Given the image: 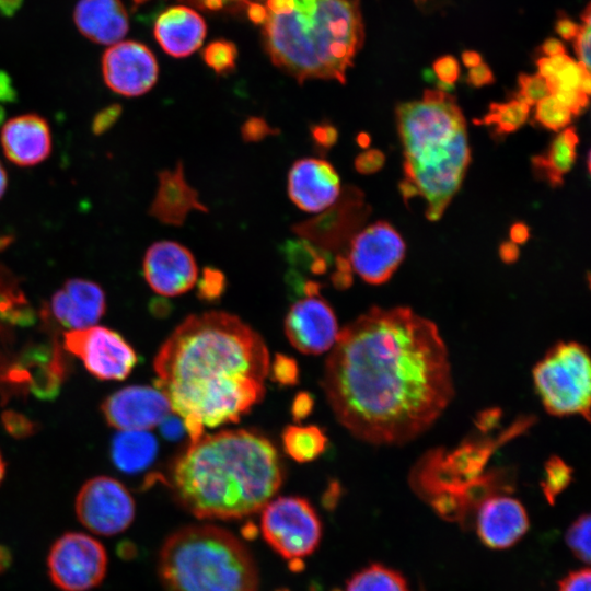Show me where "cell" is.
I'll list each match as a JSON object with an SVG mask.
<instances>
[{
	"label": "cell",
	"mask_w": 591,
	"mask_h": 591,
	"mask_svg": "<svg viewBox=\"0 0 591 591\" xmlns=\"http://www.w3.org/2000/svg\"><path fill=\"white\" fill-rule=\"evenodd\" d=\"M321 384L339 424L375 445L418 438L454 396L439 328L407 306H373L339 331Z\"/></svg>",
	"instance_id": "obj_1"
},
{
	"label": "cell",
	"mask_w": 591,
	"mask_h": 591,
	"mask_svg": "<svg viewBox=\"0 0 591 591\" xmlns=\"http://www.w3.org/2000/svg\"><path fill=\"white\" fill-rule=\"evenodd\" d=\"M263 338L237 316L210 311L184 320L153 360L155 386L192 441L204 428L237 422L262 401L269 373Z\"/></svg>",
	"instance_id": "obj_2"
},
{
	"label": "cell",
	"mask_w": 591,
	"mask_h": 591,
	"mask_svg": "<svg viewBox=\"0 0 591 591\" xmlns=\"http://www.w3.org/2000/svg\"><path fill=\"white\" fill-rule=\"evenodd\" d=\"M274 444L247 429L202 434L173 462L170 486L198 519H239L262 510L281 486Z\"/></svg>",
	"instance_id": "obj_3"
},
{
	"label": "cell",
	"mask_w": 591,
	"mask_h": 591,
	"mask_svg": "<svg viewBox=\"0 0 591 591\" xmlns=\"http://www.w3.org/2000/svg\"><path fill=\"white\" fill-rule=\"evenodd\" d=\"M263 36L273 63L299 83L323 79L344 84L363 43L360 2L294 0L290 13H268Z\"/></svg>",
	"instance_id": "obj_4"
},
{
	"label": "cell",
	"mask_w": 591,
	"mask_h": 591,
	"mask_svg": "<svg viewBox=\"0 0 591 591\" xmlns=\"http://www.w3.org/2000/svg\"><path fill=\"white\" fill-rule=\"evenodd\" d=\"M158 573L165 591H256L258 571L246 546L212 524H192L163 543Z\"/></svg>",
	"instance_id": "obj_5"
},
{
	"label": "cell",
	"mask_w": 591,
	"mask_h": 591,
	"mask_svg": "<svg viewBox=\"0 0 591 591\" xmlns=\"http://www.w3.org/2000/svg\"><path fill=\"white\" fill-rule=\"evenodd\" d=\"M535 391L553 416H581L589 420L591 362L584 346L563 341L552 347L532 371Z\"/></svg>",
	"instance_id": "obj_6"
},
{
	"label": "cell",
	"mask_w": 591,
	"mask_h": 591,
	"mask_svg": "<svg viewBox=\"0 0 591 591\" xmlns=\"http://www.w3.org/2000/svg\"><path fill=\"white\" fill-rule=\"evenodd\" d=\"M471 160L466 131L450 142L406 158V179L427 201L426 217L436 221L459 190Z\"/></svg>",
	"instance_id": "obj_7"
},
{
	"label": "cell",
	"mask_w": 591,
	"mask_h": 591,
	"mask_svg": "<svg viewBox=\"0 0 591 591\" xmlns=\"http://www.w3.org/2000/svg\"><path fill=\"white\" fill-rule=\"evenodd\" d=\"M397 123L405 158L443 146L466 131L455 99L441 90H426L421 100L401 104Z\"/></svg>",
	"instance_id": "obj_8"
},
{
	"label": "cell",
	"mask_w": 591,
	"mask_h": 591,
	"mask_svg": "<svg viewBox=\"0 0 591 591\" xmlns=\"http://www.w3.org/2000/svg\"><path fill=\"white\" fill-rule=\"evenodd\" d=\"M262 532L280 556L296 560L315 551L321 541L322 524L304 498L278 497L263 508Z\"/></svg>",
	"instance_id": "obj_9"
},
{
	"label": "cell",
	"mask_w": 591,
	"mask_h": 591,
	"mask_svg": "<svg viewBox=\"0 0 591 591\" xmlns=\"http://www.w3.org/2000/svg\"><path fill=\"white\" fill-rule=\"evenodd\" d=\"M107 553L103 544L89 534L67 532L50 546L48 576L60 591H89L106 576Z\"/></svg>",
	"instance_id": "obj_10"
},
{
	"label": "cell",
	"mask_w": 591,
	"mask_h": 591,
	"mask_svg": "<svg viewBox=\"0 0 591 591\" xmlns=\"http://www.w3.org/2000/svg\"><path fill=\"white\" fill-rule=\"evenodd\" d=\"M74 510L85 529L103 536L124 532L136 514L135 500L129 490L109 476L88 479L77 494Z\"/></svg>",
	"instance_id": "obj_11"
},
{
	"label": "cell",
	"mask_w": 591,
	"mask_h": 591,
	"mask_svg": "<svg viewBox=\"0 0 591 591\" xmlns=\"http://www.w3.org/2000/svg\"><path fill=\"white\" fill-rule=\"evenodd\" d=\"M63 341L66 350L102 381L126 379L138 361L132 346L119 333L105 326L70 329L65 333Z\"/></svg>",
	"instance_id": "obj_12"
},
{
	"label": "cell",
	"mask_w": 591,
	"mask_h": 591,
	"mask_svg": "<svg viewBox=\"0 0 591 591\" xmlns=\"http://www.w3.org/2000/svg\"><path fill=\"white\" fill-rule=\"evenodd\" d=\"M405 251L399 233L390 223L378 221L351 239L348 260L366 282L381 285L398 268Z\"/></svg>",
	"instance_id": "obj_13"
},
{
	"label": "cell",
	"mask_w": 591,
	"mask_h": 591,
	"mask_svg": "<svg viewBox=\"0 0 591 591\" xmlns=\"http://www.w3.org/2000/svg\"><path fill=\"white\" fill-rule=\"evenodd\" d=\"M105 84L123 96H139L150 91L159 76L153 53L135 40H120L111 45L102 57Z\"/></svg>",
	"instance_id": "obj_14"
},
{
	"label": "cell",
	"mask_w": 591,
	"mask_h": 591,
	"mask_svg": "<svg viewBox=\"0 0 591 591\" xmlns=\"http://www.w3.org/2000/svg\"><path fill=\"white\" fill-rule=\"evenodd\" d=\"M285 333L300 352L320 355L332 349L339 329L333 309L320 292H315L305 293L290 306L285 318Z\"/></svg>",
	"instance_id": "obj_15"
},
{
	"label": "cell",
	"mask_w": 591,
	"mask_h": 591,
	"mask_svg": "<svg viewBox=\"0 0 591 591\" xmlns=\"http://www.w3.org/2000/svg\"><path fill=\"white\" fill-rule=\"evenodd\" d=\"M101 412L105 421L119 431H148L170 414L171 405L158 387L130 385L108 395Z\"/></svg>",
	"instance_id": "obj_16"
},
{
	"label": "cell",
	"mask_w": 591,
	"mask_h": 591,
	"mask_svg": "<svg viewBox=\"0 0 591 591\" xmlns=\"http://www.w3.org/2000/svg\"><path fill=\"white\" fill-rule=\"evenodd\" d=\"M364 217L360 190L348 187L337 200L320 215L292 225V231L318 248L332 252L340 248Z\"/></svg>",
	"instance_id": "obj_17"
},
{
	"label": "cell",
	"mask_w": 591,
	"mask_h": 591,
	"mask_svg": "<svg viewBox=\"0 0 591 591\" xmlns=\"http://www.w3.org/2000/svg\"><path fill=\"white\" fill-rule=\"evenodd\" d=\"M142 269L150 288L164 297L187 292L198 279L194 255L174 241L153 243L144 254Z\"/></svg>",
	"instance_id": "obj_18"
},
{
	"label": "cell",
	"mask_w": 591,
	"mask_h": 591,
	"mask_svg": "<svg viewBox=\"0 0 591 591\" xmlns=\"http://www.w3.org/2000/svg\"><path fill=\"white\" fill-rule=\"evenodd\" d=\"M288 195L306 212H321L340 195V179L333 165L321 158L297 160L288 173Z\"/></svg>",
	"instance_id": "obj_19"
},
{
	"label": "cell",
	"mask_w": 591,
	"mask_h": 591,
	"mask_svg": "<svg viewBox=\"0 0 591 591\" xmlns=\"http://www.w3.org/2000/svg\"><path fill=\"white\" fill-rule=\"evenodd\" d=\"M529 530V517L515 498L495 495L478 503L476 531L489 548L505 549L513 546Z\"/></svg>",
	"instance_id": "obj_20"
},
{
	"label": "cell",
	"mask_w": 591,
	"mask_h": 591,
	"mask_svg": "<svg viewBox=\"0 0 591 591\" xmlns=\"http://www.w3.org/2000/svg\"><path fill=\"white\" fill-rule=\"evenodd\" d=\"M49 310L56 321L67 328L93 326L105 313V293L94 281L72 278L54 293Z\"/></svg>",
	"instance_id": "obj_21"
},
{
	"label": "cell",
	"mask_w": 591,
	"mask_h": 591,
	"mask_svg": "<svg viewBox=\"0 0 591 591\" xmlns=\"http://www.w3.org/2000/svg\"><path fill=\"white\" fill-rule=\"evenodd\" d=\"M0 143L7 159L19 166H33L51 151V134L46 119L37 114L12 117L1 128Z\"/></svg>",
	"instance_id": "obj_22"
},
{
	"label": "cell",
	"mask_w": 591,
	"mask_h": 591,
	"mask_svg": "<svg viewBox=\"0 0 591 591\" xmlns=\"http://www.w3.org/2000/svg\"><path fill=\"white\" fill-rule=\"evenodd\" d=\"M158 182L149 213L161 223L181 227L192 210L208 211L198 192L187 183L181 161L173 170L159 172Z\"/></svg>",
	"instance_id": "obj_23"
},
{
	"label": "cell",
	"mask_w": 591,
	"mask_h": 591,
	"mask_svg": "<svg viewBox=\"0 0 591 591\" xmlns=\"http://www.w3.org/2000/svg\"><path fill=\"white\" fill-rule=\"evenodd\" d=\"M205 20L193 9L176 5L163 11L155 20L153 34L170 56L183 58L197 50L206 36Z\"/></svg>",
	"instance_id": "obj_24"
},
{
	"label": "cell",
	"mask_w": 591,
	"mask_h": 591,
	"mask_svg": "<svg viewBox=\"0 0 591 591\" xmlns=\"http://www.w3.org/2000/svg\"><path fill=\"white\" fill-rule=\"evenodd\" d=\"M73 20L83 36L102 45L120 42L129 27L120 0H80L74 8Z\"/></svg>",
	"instance_id": "obj_25"
},
{
	"label": "cell",
	"mask_w": 591,
	"mask_h": 591,
	"mask_svg": "<svg viewBox=\"0 0 591 591\" xmlns=\"http://www.w3.org/2000/svg\"><path fill=\"white\" fill-rule=\"evenodd\" d=\"M157 454L158 441L148 431H119L112 439V462L125 474L135 475L146 471Z\"/></svg>",
	"instance_id": "obj_26"
},
{
	"label": "cell",
	"mask_w": 591,
	"mask_h": 591,
	"mask_svg": "<svg viewBox=\"0 0 591 591\" xmlns=\"http://www.w3.org/2000/svg\"><path fill=\"white\" fill-rule=\"evenodd\" d=\"M578 142L575 128L564 129L553 140L545 154L532 159L534 170L552 186L561 185L564 175L570 171L575 163Z\"/></svg>",
	"instance_id": "obj_27"
},
{
	"label": "cell",
	"mask_w": 591,
	"mask_h": 591,
	"mask_svg": "<svg viewBox=\"0 0 591 591\" xmlns=\"http://www.w3.org/2000/svg\"><path fill=\"white\" fill-rule=\"evenodd\" d=\"M287 454L300 463L311 462L326 449L327 438L316 426H288L282 433Z\"/></svg>",
	"instance_id": "obj_28"
},
{
	"label": "cell",
	"mask_w": 591,
	"mask_h": 591,
	"mask_svg": "<svg viewBox=\"0 0 591 591\" xmlns=\"http://www.w3.org/2000/svg\"><path fill=\"white\" fill-rule=\"evenodd\" d=\"M346 591H409L404 576L381 564H371L357 571L347 582Z\"/></svg>",
	"instance_id": "obj_29"
},
{
	"label": "cell",
	"mask_w": 591,
	"mask_h": 591,
	"mask_svg": "<svg viewBox=\"0 0 591 591\" xmlns=\"http://www.w3.org/2000/svg\"><path fill=\"white\" fill-rule=\"evenodd\" d=\"M530 106L519 100L507 103H493L488 113L474 124L494 128L497 135H506L519 129L528 119Z\"/></svg>",
	"instance_id": "obj_30"
},
{
	"label": "cell",
	"mask_w": 591,
	"mask_h": 591,
	"mask_svg": "<svg viewBox=\"0 0 591 591\" xmlns=\"http://www.w3.org/2000/svg\"><path fill=\"white\" fill-rule=\"evenodd\" d=\"M201 56L210 69L217 74L223 76L234 70L237 49L232 42L218 39L208 44L204 48Z\"/></svg>",
	"instance_id": "obj_31"
},
{
	"label": "cell",
	"mask_w": 591,
	"mask_h": 591,
	"mask_svg": "<svg viewBox=\"0 0 591 591\" xmlns=\"http://www.w3.org/2000/svg\"><path fill=\"white\" fill-rule=\"evenodd\" d=\"M571 112L552 94L536 103L535 120L543 127L558 131L571 121Z\"/></svg>",
	"instance_id": "obj_32"
},
{
	"label": "cell",
	"mask_w": 591,
	"mask_h": 591,
	"mask_svg": "<svg viewBox=\"0 0 591 591\" xmlns=\"http://www.w3.org/2000/svg\"><path fill=\"white\" fill-rule=\"evenodd\" d=\"M590 515L578 517L568 528L565 540L573 555L587 565L590 563Z\"/></svg>",
	"instance_id": "obj_33"
},
{
	"label": "cell",
	"mask_w": 591,
	"mask_h": 591,
	"mask_svg": "<svg viewBox=\"0 0 591 591\" xmlns=\"http://www.w3.org/2000/svg\"><path fill=\"white\" fill-rule=\"evenodd\" d=\"M519 88L517 100L528 104L530 107L551 95L546 80L538 73L534 76L521 74L519 77Z\"/></svg>",
	"instance_id": "obj_34"
},
{
	"label": "cell",
	"mask_w": 591,
	"mask_h": 591,
	"mask_svg": "<svg viewBox=\"0 0 591 591\" xmlns=\"http://www.w3.org/2000/svg\"><path fill=\"white\" fill-rule=\"evenodd\" d=\"M199 298L213 301L218 299L225 289V277L223 273L213 267H206L197 285Z\"/></svg>",
	"instance_id": "obj_35"
},
{
	"label": "cell",
	"mask_w": 591,
	"mask_h": 591,
	"mask_svg": "<svg viewBox=\"0 0 591 591\" xmlns=\"http://www.w3.org/2000/svg\"><path fill=\"white\" fill-rule=\"evenodd\" d=\"M271 379L281 385H293L298 382L299 370L294 359L278 354L269 367Z\"/></svg>",
	"instance_id": "obj_36"
},
{
	"label": "cell",
	"mask_w": 591,
	"mask_h": 591,
	"mask_svg": "<svg viewBox=\"0 0 591 591\" xmlns=\"http://www.w3.org/2000/svg\"><path fill=\"white\" fill-rule=\"evenodd\" d=\"M311 141L318 153L327 152L338 140V130L329 121H318L310 127Z\"/></svg>",
	"instance_id": "obj_37"
},
{
	"label": "cell",
	"mask_w": 591,
	"mask_h": 591,
	"mask_svg": "<svg viewBox=\"0 0 591 591\" xmlns=\"http://www.w3.org/2000/svg\"><path fill=\"white\" fill-rule=\"evenodd\" d=\"M582 23L579 25L575 36V50L579 58V63L590 71V8L583 12Z\"/></svg>",
	"instance_id": "obj_38"
},
{
	"label": "cell",
	"mask_w": 591,
	"mask_h": 591,
	"mask_svg": "<svg viewBox=\"0 0 591 591\" xmlns=\"http://www.w3.org/2000/svg\"><path fill=\"white\" fill-rule=\"evenodd\" d=\"M278 134L263 117H248L241 126V136L246 142H257Z\"/></svg>",
	"instance_id": "obj_39"
},
{
	"label": "cell",
	"mask_w": 591,
	"mask_h": 591,
	"mask_svg": "<svg viewBox=\"0 0 591 591\" xmlns=\"http://www.w3.org/2000/svg\"><path fill=\"white\" fill-rule=\"evenodd\" d=\"M433 71L440 80V83L443 84L442 91L445 92V90L451 89V85L457 80L460 66L454 57L444 56L434 61Z\"/></svg>",
	"instance_id": "obj_40"
},
{
	"label": "cell",
	"mask_w": 591,
	"mask_h": 591,
	"mask_svg": "<svg viewBox=\"0 0 591 591\" xmlns=\"http://www.w3.org/2000/svg\"><path fill=\"white\" fill-rule=\"evenodd\" d=\"M568 480L569 473L564 465L554 464L553 466L548 467L547 478L544 484V493L549 502L554 501L555 496L565 488Z\"/></svg>",
	"instance_id": "obj_41"
},
{
	"label": "cell",
	"mask_w": 591,
	"mask_h": 591,
	"mask_svg": "<svg viewBox=\"0 0 591 591\" xmlns=\"http://www.w3.org/2000/svg\"><path fill=\"white\" fill-rule=\"evenodd\" d=\"M558 591H591L589 568H580L566 575L558 582Z\"/></svg>",
	"instance_id": "obj_42"
},
{
	"label": "cell",
	"mask_w": 591,
	"mask_h": 591,
	"mask_svg": "<svg viewBox=\"0 0 591 591\" xmlns=\"http://www.w3.org/2000/svg\"><path fill=\"white\" fill-rule=\"evenodd\" d=\"M385 162L383 152L376 149L367 150L355 159V169L361 174H372L382 169Z\"/></svg>",
	"instance_id": "obj_43"
},
{
	"label": "cell",
	"mask_w": 591,
	"mask_h": 591,
	"mask_svg": "<svg viewBox=\"0 0 591 591\" xmlns=\"http://www.w3.org/2000/svg\"><path fill=\"white\" fill-rule=\"evenodd\" d=\"M2 419L5 429L16 438H24L31 434L35 427L30 419L15 412H5Z\"/></svg>",
	"instance_id": "obj_44"
},
{
	"label": "cell",
	"mask_w": 591,
	"mask_h": 591,
	"mask_svg": "<svg viewBox=\"0 0 591 591\" xmlns=\"http://www.w3.org/2000/svg\"><path fill=\"white\" fill-rule=\"evenodd\" d=\"M121 107L118 104L111 105L100 111L92 121V130L95 135L103 134L118 119Z\"/></svg>",
	"instance_id": "obj_45"
},
{
	"label": "cell",
	"mask_w": 591,
	"mask_h": 591,
	"mask_svg": "<svg viewBox=\"0 0 591 591\" xmlns=\"http://www.w3.org/2000/svg\"><path fill=\"white\" fill-rule=\"evenodd\" d=\"M313 408V398L309 393H299L292 404V416L296 420H302L310 415Z\"/></svg>",
	"instance_id": "obj_46"
},
{
	"label": "cell",
	"mask_w": 591,
	"mask_h": 591,
	"mask_svg": "<svg viewBox=\"0 0 591 591\" xmlns=\"http://www.w3.org/2000/svg\"><path fill=\"white\" fill-rule=\"evenodd\" d=\"M494 76L489 67L485 63H479L478 66L471 68L467 82L473 86H483L494 82Z\"/></svg>",
	"instance_id": "obj_47"
},
{
	"label": "cell",
	"mask_w": 591,
	"mask_h": 591,
	"mask_svg": "<svg viewBox=\"0 0 591 591\" xmlns=\"http://www.w3.org/2000/svg\"><path fill=\"white\" fill-rule=\"evenodd\" d=\"M159 426L163 436L169 440L178 439L185 429L184 422L181 417L176 418L170 415H167Z\"/></svg>",
	"instance_id": "obj_48"
},
{
	"label": "cell",
	"mask_w": 591,
	"mask_h": 591,
	"mask_svg": "<svg viewBox=\"0 0 591 591\" xmlns=\"http://www.w3.org/2000/svg\"><path fill=\"white\" fill-rule=\"evenodd\" d=\"M294 8V0H267L266 9L271 14H288Z\"/></svg>",
	"instance_id": "obj_49"
},
{
	"label": "cell",
	"mask_w": 591,
	"mask_h": 591,
	"mask_svg": "<svg viewBox=\"0 0 591 591\" xmlns=\"http://www.w3.org/2000/svg\"><path fill=\"white\" fill-rule=\"evenodd\" d=\"M247 3V14L252 22L256 24H264L268 18V11L266 7H263L259 3L246 2Z\"/></svg>",
	"instance_id": "obj_50"
},
{
	"label": "cell",
	"mask_w": 591,
	"mask_h": 591,
	"mask_svg": "<svg viewBox=\"0 0 591 591\" xmlns=\"http://www.w3.org/2000/svg\"><path fill=\"white\" fill-rule=\"evenodd\" d=\"M579 25L570 21L569 19H563L557 22L556 30L558 34L565 39L575 38L578 32Z\"/></svg>",
	"instance_id": "obj_51"
},
{
	"label": "cell",
	"mask_w": 591,
	"mask_h": 591,
	"mask_svg": "<svg viewBox=\"0 0 591 591\" xmlns=\"http://www.w3.org/2000/svg\"><path fill=\"white\" fill-rule=\"evenodd\" d=\"M530 237V230L528 225H525L522 222H517L510 228V239L511 242L519 243H525Z\"/></svg>",
	"instance_id": "obj_52"
},
{
	"label": "cell",
	"mask_w": 591,
	"mask_h": 591,
	"mask_svg": "<svg viewBox=\"0 0 591 591\" xmlns=\"http://www.w3.org/2000/svg\"><path fill=\"white\" fill-rule=\"evenodd\" d=\"M499 254L502 260L507 263H512L519 256V248L513 242L507 241L501 243L499 247Z\"/></svg>",
	"instance_id": "obj_53"
},
{
	"label": "cell",
	"mask_w": 591,
	"mask_h": 591,
	"mask_svg": "<svg viewBox=\"0 0 591 591\" xmlns=\"http://www.w3.org/2000/svg\"><path fill=\"white\" fill-rule=\"evenodd\" d=\"M542 51L545 57H554L565 54V47L559 40L551 38L543 44Z\"/></svg>",
	"instance_id": "obj_54"
},
{
	"label": "cell",
	"mask_w": 591,
	"mask_h": 591,
	"mask_svg": "<svg viewBox=\"0 0 591 591\" xmlns=\"http://www.w3.org/2000/svg\"><path fill=\"white\" fill-rule=\"evenodd\" d=\"M23 0H0V13L12 16L22 5Z\"/></svg>",
	"instance_id": "obj_55"
},
{
	"label": "cell",
	"mask_w": 591,
	"mask_h": 591,
	"mask_svg": "<svg viewBox=\"0 0 591 591\" xmlns=\"http://www.w3.org/2000/svg\"><path fill=\"white\" fill-rule=\"evenodd\" d=\"M13 556L11 551L0 545V575L3 573L12 565Z\"/></svg>",
	"instance_id": "obj_56"
},
{
	"label": "cell",
	"mask_w": 591,
	"mask_h": 591,
	"mask_svg": "<svg viewBox=\"0 0 591 591\" xmlns=\"http://www.w3.org/2000/svg\"><path fill=\"white\" fill-rule=\"evenodd\" d=\"M399 189L405 200H408L409 198L418 195L415 185L406 178L401 182Z\"/></svg>",
	"instance_id": "obj_57"
},
{
	"label": "cell",
	"mask_w": 591,
	"mask_h": 591,
	"mask_svg": "<svg viewBox=\"0 0 591 591\" xmlns=\"http://www.w3.org/2000/svg\"><path fill=\"white\" fill-rule=\"evenodd\" d=\"M462 60L466 67L474 68L482 63V58L476 51L467 50L463 53Z\"/></svg>",
	"instance_id": "obj_58"
},
{
	"label": "cell",
	"mask_w": 591,
	"mask_h": 591,
	"mask_svg": "<svg viewBox=\"0 0 591 591\" xmlns=\"http://www.w3.org/2000/svg\"><path fill=\"white\" fill-rule=\"evenodd\" d=\"M206 8L210 10H218L224 5L228 1H242L248 2L247 0H201Z\"/></svg>",
	"instance_id": "obj_59"
},
{
	"label": "cell",
	"mask_w": 591,
	"mask_h": 591,
	"mask_svg": "<svg viewBox=\"0 0 591 591\" xmlns=\"http://www.w3.org/2000/svg\"><path fill=\"white\" fill-rule=\"evenodd\" d=\"M7 94L12 95L10 82L5 74L0 73V95L5 97Z\"/></svg>",
	"instance_id": "obj_60"
},
{
	"label": "cell",
	"mask_w": 591,
	"mask_h": 591,
	"mask_svg": "<svg viewBox=\"0 0 591 591\" xmlns=\"http://www.w3.org/2000/svg\"><path fill=\"white\" fill-rule=\"evenodd\" d=\"M7 186H8V175L3 165L0 162V199L3 196L7 189Z\"/></svg>",
	"instance_id": "obj_61"
},
{
	"label": "cell",
	"mask_w": 591,
	"mask_h": 591,
	"mask_svg": "<svg viewBox=\"0 0 591 591\" xmlns=\"http://www.w3.org/2000/svg\"><path fill=\"white\" fill-rule=\"evenodd\" d=\"M357 142L360 147L367 148L371 142L370 136L366 132H361L357 137Z\"/></svg>",
	"instance_id": "obj_62"
},
{
	"label": "cell",
	"mask_w": 591,
	"mask_h": 591,
	"mask_svg": "<svg viewBox=\"0 0 591 591\" xmlns=\"http://www.w3.org/2000/svg\"><path fill=\"white\" fill-rule=\"evenodd\" d=\"M5 475V463L0 452V484L2 483Z\"/></svg>",
	"instance_id": "obj_63"
},
{
	"label": "cell",
	"mask_w": 591,
	"mask_h": 591,
	"mask_svg": "<svg viewBox=\"0 0 591 591\" xmlns=\"http://www.w3.org/2000/svg\"><path fill=\"white\" fill-rule=\"evenodd\" d=\"M144 1H147V0H134V2H135L136 4H141V3H143Z\"/></svg>",
	"instance_id": "obj_64"
}]
</instances>
